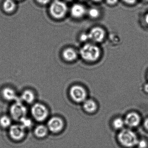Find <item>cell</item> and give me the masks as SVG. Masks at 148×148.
<instances>
[{
	"label": "cell",
	"instance_id": "obj_3",
	"mask_svg": "<svg viewBox=\"0 0 148 148\" xmlns=\"http://www.w3.org/2000/svg\"><path fill=\"white\" fill-rule=\"evenodd\" d=\"M32 117L35 121L42 123L48 119L49 110L46 106L40 103H34L31 108Z\"/></svg>",
	"mask_w": 148,
	"mask_h": 148
},
{
	"label": "cell",
	"instance_id": "obj_9",
	"mask_svg": "<svg viewBox=\"0 0 148 148\" xmlns=\"http://www.w3.org/2000/svg\"><path fill=\"white\" fill-rule=\"evenodd\" d=\"M89 39L95 43H100L104 39L105 32L103 28L98 27H93L88 34Z\"/></svg>",
	"mask_w": 148,
	"mask_h": 148
},
{
	"label": "cell",
	"instance_id": "obj_5",
	"mask_svg": "<svg viewBox=\"0 0 148 148\" xmlns=\"http://www.w3.org/2000/svg\"><path fill=\"white\" fill-rule=\"evenodd\" d=\"M50 13L53 18L58 19L63 18L68 11L65 2L60 0H54L50 7Z\"/></svg>",
	"mask_w": 148,
	"mask_h": 148
},
{
	"label": "cell",
	"instance_id": "obj_16",
	"mask_svg": "<svg viewBox=\"0 0 148 148\" xmlns=\"http://www.w3.org/2000/svg\"><path fill=\"white\" fill-rule=\"evenodd\" d=\"M83 108L88 113H93L97 110V106L95 101L92 99H86L83 102Z\"/></svg>",
	"mask_w": 148,
	"mask_h": 148
},
{
	"label": "cell",
	"instance_id": "obj_17",
	"mask_svg": "<svg viewBox=\"0 0 148 148\" xmlns=\"http://www.w3.org/2000/svg\"><path fill=\"white\" fill-rule=\"evenodd\" d=\"M12 119L10 115H3L0 116V127L8 129L12 125Z\"/></svg>",
	"mask_w": 148,
	"mask_h": 148
},
{
	"label": "cell",
	"instance_id": "obj_21",
	"mask_svg": "<svg viewBox=\"0 0 148 148\" xmlns=\"http://www.w3.org/2000/svg\"><path fill=\"white\" fill-rule=\"evenodd\" d=\"M88 14L92 18H97L100 14L99 11L96 8H91L89 9L88 12Z\"/></svg>",
	"mask_w": 148,
	"mask_h": 148
},
{
	"label": "cell",
	"instance_id": "obj_23",
	"mask_svg": "<svg viewBox=\"0 0 148 148\" xmlns=\"http://www.w3.org/2000/svg\"><path fill=\"white\" fill-rule=\"evenodd\" d=\"M89 39V34H87L83 33L81 34L80 36V40L83 42H85L87 41Z\"/></svg>",
	"mask_w": 148,
	"mask_h": 148
},
{
	"label": "cell",
	"instance_id": "obj_25",
	"mask_svg": "<svg viewBox=\"0 0 148 148\" xmlns=\"http://www.w3.org/2000/svg\"><path fill=\"white\" fill-rule=\"evenodd\" d=\"M124 3L129 5H133L136 4L138 0H122Z\"/></svg>",
	"mask_w": 148,
	"mask_h": 148
},
{
	"label": "cell",
	"instance_id": "obj_28",
	"mask_svg": "<svg viewBox=\"0 0 148 148\" xmlns=\"http://www.w3.org/2000/svg\"><path fill=\"white\" fill-rule=\"evenodd\" d=\"M144 90L146 92V93H148V83L146 84L144 86Z\"/></svg>",
	"mask_w": 148,
	"mask_h": 148
},
{
	"label": "cell",
	"instance_id": "obj_18",
	"mask_svg": "<svg viewBox=\"0 0 148 148\" xmlns=\"http://www.w3.org/2000/svg\"><path fill=\"white\" fill-rule=\"evenodd\" d=\"M3 8L6 12H13L16 9V3L14 0H5L3 3Z\"/></svg>",
	"mask_w": 148,
	"mask_h": 148
},
{
	"label": "cell",
	"instance_id": "obj_33",
	"mask_svg": "<svg viewBox=\"0 0 148 148\" xmlns=\"http://www.w3.org/2000/svg\"><path fill=\"white\" fill-rule=\"evenodd\" d=\"M80 1H85V0H79Z\"/></svg>",
	"mask_w": 148,
	"mask_h": 148
},
{
	"label": "cell",
	"instance_id": "obj_7",
	"mask_svg": "<svg viewBox=\"0 0 148 148\" xmlns=\"http://www.w3.org/2000/svg\"><path fill=\"white\" fill-rule=\"evenodd\" d=\"M70 95L73 100L77 103H83L86 99L87 92L81 86L76 85L71 87Z\"/></svg>",
	"mask_w": 148,
	"mask_h": 148
},
{
	"label": "cell",
	"instance_id": "obj_14",
	"mask_svg": "<svg viewBox=\"0 0 148 148\" xmlns=\"http://www.w3.org/2000/svg\"><path fill=\"white\" fill-rule=\"evenodd\" d=\"M49 131L47 125L39 124L34 127V134L38 138H44L48 136Z\"/></svg>",
	"mask_w": 148,
	"mask_h": 148
},
{
	"label": "cell",
	"instance_id": "obj_13",
	"mask_svg": "<svg viewBox=\"0 0 148 148\" xmlns=\"http://www.w3.org/2000/svg\"><path fill=\"white\" fill-rule=\"evenodd\" d=\"M86 10L84 6L80 3L73 5L71 9L72 16L76 18H82L86 13Z\"/></svg>",
	"mask_w": 148,
	"mask_h": 148
},
{
	"label": "cell",
	"instance_id": "obj_22",
	"mask_svg": "<svg viewBox=\"0 0 148 148\" xmlns=\"http://www.w3.org/2000/svg\"><path fill=\"white\" fill-rule=\"evenodd\" d=\"M136 145L138 148H147L148 146V143L145 139H138Z\"/></svg>",
	"mask_w": 148,
	"mask_h": 148
},
{
	"label": "cell",
	"instance_id": "obj_20",
	"mask_svg": "<svg viewBox=\"0 0 148 148\" xmlns=\"http://www.w3.org/2000/svg\"><path fill=\"white\" fill-rule=\"evenodd\" d=\"M19 122L21 124L26 130L31 128L33 125L32 121L27 117V116L22 118Z\"/></svg>",
	"mask_w": 148,
	"mask_h": 148
},
{
	"label": "cell",
	"instance_id": "obj_26",
	"mask_svg": "<svg viewBox=\"0 0 148 148\" xmlns=\"http://www.w3.org/2000/svg\"><path fill=\"white\" fill-rule=\"evenodd\" d=\"M37 2L42 5H47L51 1V0H36Z\"/></svg>",
	"mask_w": 148,
	"mask_h": 148
},
{
	"label": "cell",
	"instance_id": "obj_34",
	"mask_svg": "<svg viewBox=\"0 0 148 148\" xmlns=\"http://www.w3.org/2000/svg\"><path fill=\"white\" fill-rule=\"evenodd\" d=\"M17 1H21V0H17Z\"/></svg>",
	"mask_w": 148,
	"mask_h": 148
},
{
	"label": "cell",
	"instance_id": "obj_6",
	"mask_svg": "<svg viewBox=\"0 0 148 148\" xmlns=\"http://www.w3.org/2000/svg\"><path fill=\"white\" fill-rule=\"evenodd\" d=\"M27 130L20 123L14 124L8 129V134L10 138L15 142H20L26 136Z\"/></svg>",
	"mask_w": 148,
	"mask_h": 148
},
{
	"label": "cell",
	"instance_id": "obj_29",
	"mask_svg": "<svg viewBox=\"0 0 148 148\" xmlns=\"http://www.w3.org/2000/svg\"><path fill=\"white\" fill-rule=\"evenodd\" d=\"M145 20L146 24L148 25V13L145 15Z\"/></svg>",
	"mask_w": 148,
	"mask_h": 148
},
{
	"label": "cell",
	"instance_id": "obj_30",
	"mask_svg": "<svg viewBox=\"0 0 148 148\" xmlns=\"http://www.w3.org/2000/svg\"><path fill=\"white\" fill-rule=\"evenodd\" d=\"M92 1L93 2H96V3H99V2L104 1V0H92Z\"/></svg>",
	"mask_w": 148,
	"mask_h": 148
},
{
	"label": "cell",
	"instance_id": "obj_8",
	"mask_svg": "<svg viewBox=\"0 0 148 148\" xmlns=\"http://www.w3.org/2000/svg\"><path fill=\"white\" fill-rule=\"evenodd\" d=\"M46 125L49 132L58 133L63 130L64 123L61 118L54 116L48 119Z\"/></svg>",
	"mask_w": 148,
	"mask_h": 148
},
{
	"label": "cell",
	"instance_id": "obj_32",
	"mask_svg": "<svg viewBox=\"0 0 148 148\" xmlns=\"http://www.w3.org/2000/svg\"><path fill=\"white\" fill-rule=\"evenodd\" d=\"M142 1H145V2H148V0H142Z\"/></svg>",
	"mask_w": 148,
	"mask_h": 148
},
{
	"label": "cell",
	"instance_id": "obj_11",
	"mask_svg": "<svg viewBox=\"0 0 148 148\" xmlns=\"http://www.w3.org/2000/svg\"><path fill=\"white\" fill-rule=\"evenodd\" d=\"M1 94L3 99L8 102H14L19 99L16 91L11 87L4 88L1 91Z\"/></svg>",
	"mask_w": 148,
	"mask_h": 148
},
{
	"label": "cell",
	"instance_id": "obj_24",
	"mask_svg": "<svg viewBox=\"0 0 148 148\" xmlns=\"http://www.w3.org/2000/svg\"><path fill=\"white\" fill-rule=\"evenodd\" d=\"M119 0H104L107 5L110 6L115 5L118 3Z\"/></svg>",
	"mask_w": 148,
	"mask_h": 148
},
{
	"label": "cell",
	"instance_id": "obj_2",
	"mask_svg": "<svg viewBox=\"0 0 148 148\" xmlns=\"http://www.w3.org/2000/svg\"><path fill=\"white\" fill-rule=\"evenodd\" d=\"M118 139L122 145L127 148L136 146L138 140L136 133L128 129L121 130L118 135Z\"/></svg>",
	"mask_w": 148,
	"mask_h": 148
},
{
	"label": "cell",
	"instance_id": "obj_15",
	"mask_svg": "<svg viewBox=\"0 0 148 148\" xmlns=\"http://www.w3.org/2000/svg\"><path fill=\"white\" fill-rule=\"evenodd\" d=\"M62 55L64 59L69 62L74 61L77 58V52L72 48H67L64 50Z\"/></svg>",
	"mask_w": 148,
	"mask_h": 148
},
{
	"label": "cell",
	"instance_id": "obj_4",
	"mask_svg": "<svg viewBox=\"0 0 148 148\" xmlns=\"http://www.w3.org/2000/svg\"><path fill=\"white\" fill-rule=\"evenodd\" d=\"M9 112L10 116L13 120L20 121L27 116V109L24 103L18 99L12 104Z\"/></svg>",
	"mask_w": 148,
	"mask_h": 148
},
{
	"label": "cell",
	"instance_id": "obj_27",
	"mask_svg": "<svg viewBox=\"0 0 148 148\" xmlns=\"http://www.w3.org/2000/svg\"><path fill=\"white\" fill-rule=\"evenodd\" d=\"M144 125L145 127V129L148 131V118L145 119L144 122Z\"/></svg>",
	"mask_w": 148,
	"mask_h": 148
},
{
	"label": "cell",
	"instance_id": "obj_1",
	"mask_svg": "<svg viewBox=\"0 0 148 148\" xmlns=\"http://www.w3.org/2000/svg\"><path fill=\"white\" fill-rule=\"evenodd\" d=\"M79 53L82 58L87 62L97 61L101 55L100 48L97 45L91 43L84 45Z\"/></svg>",
	"mask_w": 148,
	"mask_h": 148
},
{
	"label": "cell",
	"instance_id": "obj_19",
	"mask_svg": "<svg viewBox=\"0 0 148 148\" xmlns=\"http://www.w3.org/2000/svg\"><path fill=\"white\" fill-rule=\"evenodd\" d=\"M125 125L124 120L120 118H116L112 122V126L116 130H122Z\"/></svg>",
	"mask_w": 148,
	"mask_h": 148
},
{
	"label": "cell",
	"instance_id": "obj_31",
	"mask_svg": "<svg viewBox=\"0 0 148 148\" xmlns=\"http://www.w3.org/2000/svg\"><path fill=\"white\" fill-rule=\"evenodd\" d=\"M66 1H67V2H71V1H72L73 0H65Z\"/></svg>",
	"mask_w": 148,
	"mask_h": 148
},
{
	"label": "cell",
	"instance_id": "obj_35",
	"mask_svg": "<svg viewBox=\"0 0 148 148\" xmlns=\"http://www.w3.org/2000/svg\"></svg>",
	"mask_w": 148,
	"mask_h": 148
},
{
	"label": "cell",
	"instance_id": "obj_10",
	"mask_svg": "<svg viewBox=\"0 0 148 148\" xmlns=\"http://www.w3.org/2000/svg\"><path fill=\"white\" fill-rule=\"evenodd\" d=\"M124 121L125 125L128 127L133 128L139 125L141 121V118L138 113L131 112L126 115Z\"/></svg>",
	"mask_w": 148,
	"mask_h": 148
},
{
	"label": "cell",
	"instance_id": "obj_12",
	"mask_svg": "<svg viewBox=\"0 0 148 148\" xmlns=\"http://www.w3.org/2000/svg\"><path fill=\"white\" fill-rule=\"evenodd\" d=\"M19 99L24 103L32 105L35 103L36 95L32 90H25L21 93Z\"/></svg>",
	"mask_w": 148,
	"mask_h": 148
}]
</instances>
